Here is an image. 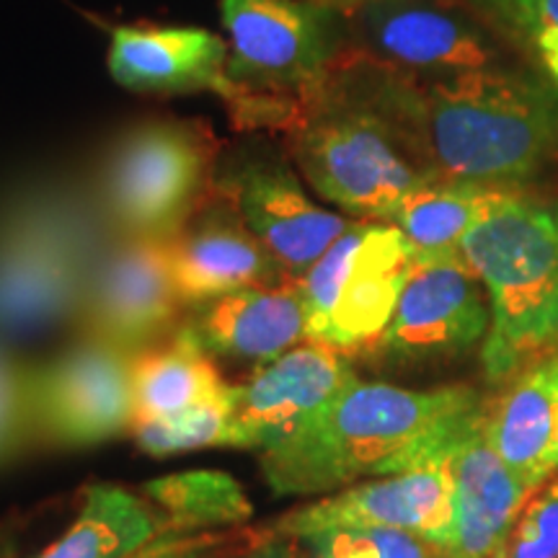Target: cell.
<instances>
[{
    "label": "cell",
    "instance_id": "cb8c5ba5",
    "mask_svg": "<svg viewBox=\"0 0 558 558\" xmlns=\"http://www.w3.org/2000/svg\"><path fill=\"white\" fill-rule=\"evenodd\" d=\"M501 39L558 83V0H460Z\"/></svg>",
    "mask_w": 558,
    "mask_h": 558
},
{
    "label": "cell",
    "instance_id": "f1b7e54d",
    "mask_svg": "<svg viewBox=\"0 0 558 558\" xmlns=\"http://www.w3.org/2000/svg\"><path fill=\"white\" fill-rule=\"evenodd\" d=\"M228 546L222 533H163L124 558H218Z\"/></svg>",
    "mask_w": 558,
    "mask_h": 558
},
{
    "label": "cell",
    "instance_id": "7c38bea8",
    "mask_svg": "<svg viewBox=\"0 0 558 558\" xmlns=\"http://www.w3.org/2000/svg\"><path fill=\"white\" fill-rule=\"evenodd\" d=\"M344 352L303 341L235 386L230 448L275 450L308 432L333 401L357 383Z\"/></svg>",
    "mask_w": 558,
    "mask_h": 558
},
{
    "label": "cell",
    "instance_id": "7a4b0ae2",
    "mask_svg": "<svg viewBox=\"0 0 558 558\" xmlns=\"http://www.w3.org/2000/svg\"><path fill=\"white\" fill-rule=\"evenodd\" d=\"M481 409L469 386L409 390L357 380L308 432L262 452L264 478L279 497H316L362 476L427 469Z\"/></svg>",
    "mask_w": 558,
    "mask_h": 558
},
{
    "label": "cell",
    "instance_id": "ba28073f",
    "mask_svg": "<svg viewBox=\"0 0 558 558\" xmlns=\"http://www.w3.org/2000/svg\"><path fill=\"white\" fill-rule=\"evenodd\" d=\"M354 54L399 73L439 78L501 68V37L460 0H386L339 13Z\"/></svg>",
    "mask_w": 558,
    "mask_h": 558
},
{
    "label": "cell",
    "instance_id": "1f68e13d",
    "mask_svg": "<svg viewBox=\"0 0 558 558\" xmlns=\"http://www.w3.org/2000/svg\"><path fill=\"white\" fill-rule=\"evenodd\" d=\"M550 465H554V473L558 471V429H556V439H554V452H550Z\"/></svg>",
    "mask_w": 558,
    "mask_h": 558
},
{
    "label": "cell",
    "instance_id": "4dcf8cb0",
    "mask_svg": "<svg viewBox=\"0 0 558 558\" xmlns=\"http://www.w3.org/2000/svg\"><path fill=\"white\" fill-rule=\"evenodd\" d=\"M313 3L326 5V9H331L337 13H347V11L362 9V5H369V3H386V0H313Z\"/></svg>",
    "mask_w": 558,
    "mask_h": 558
},
{
    "label": "cell",
    "instance_id": "8992f818",
    "mask_svg": "<svg viewBox=\"0 0 558 558\" xmlns=\"http://www.w3.org/2000/svg\"><path fill=\"white\" fill-rule=\"evenodd\" d=\"M414 264V248L390 222L354 220L295 284L308 339L339 352L375 344L386 331Z\"/></svg>",
    "mask_w": 558,
    "mask_h": 558
},
{
    "label": "cell",
    "instance_id": "52a82bcc",
    "mask_svg": "<svg viewBox=\"0 0 558 558\" xmlns=\"http://www.w3.org/2000/svg\"><path fill=\"white\" fill-rule=\"evenodd\" d=\"M218 143L202 124L153 120L111 153L107 207L124 235H173L213 190Z\"/></svg>",
    "mask_w": 558,
    "mask_h": 558
},
{
    "label": "cell",
    "instance_id": "44dd1931",
    "mask_svg": "<svg viewBox=\"0 0 558 558\" xmlns=\"http://www.w3.org/2000/svg\"><path fill=\"white\" fill-rule=\"evenodd\" d=\"M156 535H163V522L148 501L122 486L94 484L68 533L34 558H124Z\"/></svg>",
    "mask_w": 558,
    "mask_h": 558
},
{
    "label": "cell",
    "instance_id": "d6a6232c",
    "mask_svg": "<svg viewBox=\"0 0 558 558\" xmlns=\"http://www.w3.org/2000/svg\"><path fill=\"white\" fill-rule=\"evenodd\" d=\"M448 558H450V556H448Z\"/></svg>",
    "mask_w": 558,
    "mask_h": 558
},
{
    "label": "cell",
    "instance_id": "ac0fdd59",
    "mask_svg": "<svg viewBox=\"0 0 558 558\" xmlns=\"http://www.w3.org/2000/svg\"><path fill=\"white\" fill-rule=\"evenodd\" d=\"M177 333L209 360L275 362L308 341V318L295 284L248 288L192 305Z\"/></svg>",
    "mask_w": 558,
    "mask_h": 558
},
{
    "label": "cell",
    "instance_id": "7402d4cb",
    "mask_svg": "<svg viewBox=\"0 0 558 558\" xmlns=\"http://www.w3.org/2000/svg\"><path fill=\"white\" fill-rule=\"evenodd\" d=\"M497 192L473 181L432 177L396 207L388 222L407 235L414 256L460 254L465 233Z\"/></svg>",
    "mask_w": 558,
    "mask_h": 558
},
{
    "label": "cell",
    "instance_id": "277c9868",
    "mask_svg": "<svg viewBox=\"0 0 558 558\" xmlns=\"http://www.w3.org/2000/svg\"><path fill=\"white\" fill-rule=\"evenodd\" d=\"M279 135L313 192L360 220L388 222L418 184L435 177L339 70L292 109Z\"/></svg>",
    "mask_w": 558,
    "mask_h": 558
},
{
    "label": "cell",
    "instance_id": "f546056e",
    "mask_svg": "<svg viewBox=\"0 0 558 558\" xmlns=\"http://www.w3.org/2000/svg\"><path fill=\"white\" fill-rule=\"evenodd\" d=\"M241 558H300V554L290 546L288 538H269L256 548H251Z\"/></svg>",
    "mask_w": 558,
    "mask_h": 558
},
{
    "label": "cell",
    "instance_id": "8fae6325",
    "mask_svg": "<svg viewBox=\"0 0 558 558\" xmlns=\"http://www.w3.org/2000/svg\"><path fill=\"white\" fill-rule=\"evenodd\" d=\"M492 311L484 284L463 254L414 256L380 354L401 365L452 360L486 339Z\"/></svg>",
    "mask_w": 558,
    "mask_h": 558
},
{
    "label": "cell",
    "instance_id": "5b68a950",
    "mask_svg": "<svg viewBox=\"0 0 558 558\" xmlns=\"http://www.w3.org/2000/svg\"><path fill=\"white\" fill-rule=\"evenodd\" d=\"M220 9L226 73L243 99L233 120L279 132L344 58L341 16L313 0H222Z\"/></svg>",
    "mask_w": 558,
    "mask_h": 558
},
{
    "label": "cell",
    "instance_id": "83f0119b",
    "mask_svg": "<svg viewBox=\"0 0 558 558\" xmlns=\"http://www.w3.org/2000/svg\"><path fill=\"white\" fill-rule=\"evenodd\" d=\"M32 435L29 373L0 352V463L16 456Z\"/></svg>",
    "mask_w": 558,
    "mask_h": 558
},
{
    "label": "cell",
    "instance_id": "9c48e42d",
    "mask_svg": "<svg viewBox=\"0 0 558 558\" xmlns=\"http://www.w3.org/2000/svg\"><path fill=\"white\" fill-rule=\"evenodd\" d=\"M135 354L88 337L29 373L34 435L60 448H90L135 424Z\"/></svg>",
    "mask_w": 558,
    "mask_h": 558
},
{
    "label": "cell",
    "instance_id": "d4e9b609",
    "mask_svg": "<svg viewBox=\"0 0 558 558\" xmlns=\"http://www.w3.org/2000/svg\"><path fill=\"white\" fill-rule=\"evenodd\" d=\"M300 558H448L442 548L409 530L347 525L295 538Z\"/></svg>",
    "mask_w": 558,
    "mask_h": 558
},
{
    "label": "cell",
    "instance_id": "30bf717a",
    "mask_svg": "<svg viewBox=\"0 0 558 558\" xmlns=\"http://www.w3.org/2000/svg\"><path fill=\"white\" fill-rule=\"evenodd\" d=\"M213 190L233 205L251 233L269 248L290 284L308 275L354 222L318 207L300 184L288 156H275L271 150L233 153L222 163V173L213 179Z\"/></svg>",
    "mask_w": 558,
    "mask_h": 558
},
{
    "label": "cell",
    "instance_id": "4fadbf2b",
    "mask_svg": "<svg viewBox=\"0 0 558 558\" xmlns=\"http://www.w3.org/2000/svg\"><path fill=\"white\" fill-rule=\"evenodd\" d=\"M181 308L171 275V235H124L86 292L90 337L130 352L177 331Z\"/></svg>",
    "mask_w": 558,
    "mask_h": 558
},
{
    "label": "cell",
    "instance_id": "e0dca14e",
    "mask_svg": "<svg viewBox=\"0 0 558 558\" xmlns=\"http://www.w3.org/2000/svg\"><path fill=\"white\" fill-rule=\"evenodd\" d=\"M228 41L194 26H117L109 45V73L137 94H220L230 111L241 94L226 73Z\"/></svg>",
    "mask_w": 558,
    "mask_h": 558
},
{
    "label": "cell",
    "instance_id": "5bb4252c",
    "mask_svg": "<svg viewBox=\"0 0 558 558\" xmlns=\"http://www.w3.org/2000/svg\"><path fill=\"white\" fill-rule=\"evenodd\" d=\"M452 486L442 463L341 488L275 522L277 538H303L320 530L378 525L409 530L448 554L452 538Z\"/></svg>",
    "mask_w": 558,
    "mask_h": 558
},
{
    "label": "cell",
    "instance_id": "d6986e66",
    "mask_svg": "<svg viewBox=\"0 0 558 558\" xmlns=\"http://www.w3.org/2000/svg\"><path fill=\"white\" fill-rule=\"evenodd\" d=\"M558 429V354L535 362L514 378L497 407L486 411L494 450L535 494L554 473L550 452Z\"/></svg>",
    "mask_w": 558,
    "mask_h": 558
},
{
    "label": "cell",
    "instance_id": "4316f807",
    "mask_svg": "<svg viewBox=\"0 0 558 558\" xmlns=\"http://www.w3.org/2000/svg\"><path fill=\"white\" fill-rule=\"evenodd\" d=\"M499 558H558V478L527 501Z\"/></svg>",
    "mask_w": 558,
    "mask_h": 558
},
{
    "label": "cell",
    "instance_id": "603a6c76",
    "mask_svg": "<svg viewBox=\"0 0 558 558\" xmlns=\"http://www.w3.org/2000/svg\"><path fill=\"white\" fill-rule=\"evenodd\" d=\"M143 494L158 507L163 533L228 530L254 518L243 486L222 471L171 473L148 481Z\"/></svg>",
    "mask_w": 558,
    "mask_h": 558
},
{
    "label": "cell",
    "instance_id": "3957f363",
    "mask_svg": "<svg viewBox=\"0 0 558 558\" xmlns=\"http://www.w3.org/2000/svg\"><path fill=\"white\" fill-rule=\"evenodd\" d=\"M488 298V383L558 354V197L499 190L460 243Z\"/></svg>",
    "mask_w": 558,
    "mask_h": 558
},
{
    "label": "cell",
    "instance_id": "9a60e30c",
    "mask_svg": "<svg viewBox=\"0 0 558 558\" xmlns=\"http://www.w3.org/2000/svg\"><path fill=\"white\" fill-rule=\"evenodd\" d=\"M452 486L450 558H499L514 522L533 492L494 450L486 435V409L456 432L437 458Z\"/></svg>",
    "mask_w": 558,
    "mask_h": 558
},
{
    "label": "cell",
    "instance_id": "ffe728a7",
    "mask_svg": "<svg viewBox=\"0 0 558 558\" xmlns=\"http://www.w3.org/2000/svg\"><path fill=\"white\" fill-rule=\"evenodd\" d=\"M132 386L135 424L179 416L190 409L226 399L233 390L230 383L222 380L215 360L177 331L166 344L140 349L132 365Z\"/></svg>",
    "mask_w": 558,
    "mask_h": 558
},
{
    "label": "cell",
    "instance_id": "484cf974",
    "mask_svg": "<svg viewBox=\"0 0 558 558\" xmlns=\"http://www.w3.org/2000/svg\"><path fill=\"white\" fill-rule=\"evenodd\" d=\"M235 386L226 399L205 403V407L190 409L179 416L153 418V422H137L132 427L140 450L163 458L171 452L197 450V448H230V414H233Z\"/></svg>",
    "mask_w": 558,
    "mask_h": 558
},
{
    "label": "cell",
    "instance_id": "6da1fadb",
    "mask_svg": "<svg viewBox=\"0 0 558 558\" xmlns=\"http://www.w3.org/2000/svg\"><path fill=\"white\" fill-rule=\"evenodd\" d=\"M339 73L435 177L512 190L558 156V83L538 70L422 78L352 52Z\"/></svg>",
    "mask_w": 558,
    "mask_h": 558
},
{
    "label": "cell",
    "instance_id": "2e32d148",
    "mask_svg": "<svg viewBox=\"0 0 558 558\" xmlns=\"http://www.w3.org/2000/svg\"><path fill=\"white\" fill-rule=\"evenodd\" d=\"M171 275L184 305L248 288L290 284L269 248L218 192L205 213L171 235Z\"/></svg>",
    "mask_w": 558,
    "mask_h": 558
}]
</instances>
